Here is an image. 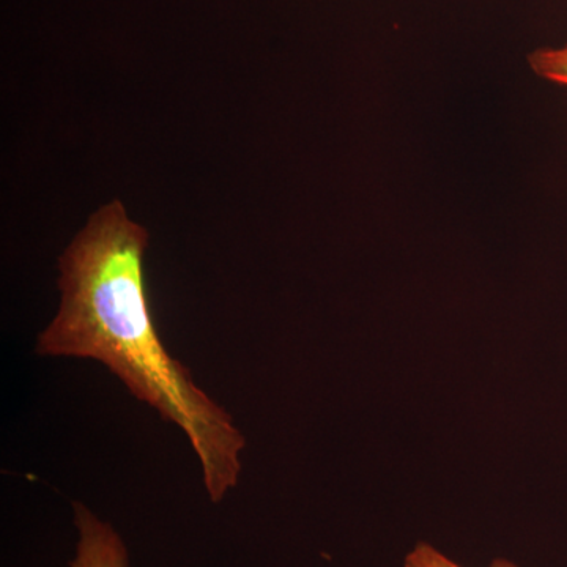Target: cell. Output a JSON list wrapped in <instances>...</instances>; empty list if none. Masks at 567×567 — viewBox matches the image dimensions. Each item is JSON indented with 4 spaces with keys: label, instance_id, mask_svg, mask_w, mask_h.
Returning <instances> with one entry per match:
<instances>
[{
    "label": "cell",
    "instance_id": "1",
    "mask_svg": "<svg viewBox=\"0 0 567 567\" xmlns=\"http://www.w3.org/2000/svg\"><path fill=\"white\" fill-rule=\"evenodd\" d=\"M147 245V230L122 203L100 208L59 260L61 308L41 331L35 353L110 368L130 393L185 432L205 491L219 503L238 484L245 436L164 347L145 289Z\"/></svg>",
    "mask_w": 567,
    "mask_h": 567
},
{
    "label": "cell",
    "instance_id": "2",
    "mask_svg": "<svg viewBox=\"0 0 567 567\" xmlns=\"http://www.w3.org/2000/svg\"><path fill=\"white\" fill-rule=\"evenodd\" d=\"M80 540L70 567H128V554L121 536L81 503L74 505Z\"/></svg>",
    "mask_w": 567,
    "mask_h": 567
},
{
    "label": "cell",
    "instance_id": "3",
    "mask_svg": "<svg viewBox=\"0 0 567 567\" xmlns=\"http://www.w3.org/2000/svg\"><path fill=\"white\" fill-rule=\"evenodd\" d=\"M537 76L567 87V43L558 48H540L528 55Z\"/></svg>",
    "mask_w": 567,
    "mask_h": 567
},
{
    "label": "cell",
    "instance_id": "4",
    "mask_svg": "<svg viewBox=\"0 0 567 567\" xmlns=\"http://www.w3.org/2000/svg\"><path fill=\"white\" fill-rule=\"evenodd\" d=\"M405 567H462L453 559L447 558L442 551L436 550L431 544H417L405 558ZM491 567H518L516 563L505 558H496Z\"/></svg>",
    "mask_w": 567,
    "mask_h": 567
}]
</instances>
